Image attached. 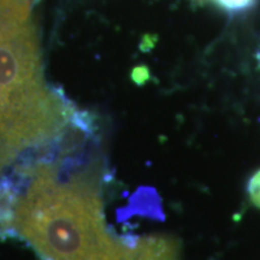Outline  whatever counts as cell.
<instances>
[{
    "label": "cell",
    "instance_id": "cell-2",
    "mask_svg": "<svg viewBox=\"0 0 260 260\" xmlns=\"http://www.w3.org/2000/svg\"><path fill=\"white\" fill-rule=\"evenodd\" d=\"M87 260H180V243L170 236L116 237L110 234Z\"/></svg>",
    "mask_w": 260,
    "mask_h": 260
},
{
    "label": "cell",
    "instance_id": "cell-3",
    "mask_svg": "<svg viewBox=\"0 0 260 260\" xmlns=\"http://www.w3.org/2000/svg\"><path fill=\"white\" fill-rule=\"evenodd\" d=\"M214 2L224 11L232 15H236L251 10L254 6L256 0H214Z\"/></svg>",
    "mask_w": 260,
    "mask_h": 260
},
{
    "label": "cell",
    "instance_id": "cell-5",
    "mask_svg": "<svg viewBox=\"0 0 260 260\" xmlns=\"http://www.w3.org/2000/svg\"><path fill=\"white\" fill-rule=\"evenodd\" d=\"M256 59H258V63H259V68H260V50L258 51V53H256Z\"/></svg>",
    "mask_w": 260,
    "mask_h": 260
},
{
    "label": "cell",
    "instance_id": "cell-4",
    "mask_svg": "<svg viewBox=\"0 0 260 260\" xmlns=\"http://www.w3.org/2000/svg\"><path fill=\"white\" fill-rule=\"evenodd\" d=\"M246 190L251 204L260 210V169L249 176Z\"/></svg>",
    "mask_w": 260,
    "mask_h": 260
},
{
    "label": "cell",
    "instance_id": "cell-1",
    "mask_svg": "<svg viewBox=\"0 0 260 260\" xmlns=\"http://www.w3.org/2000/svg\"><path fill=\"white\" fill-rule=\"evenodd\" d=\"M77 116L60 95L25 92L0 69V172L60 139Z\"/></svg>",
    "mask_w": 260,
    "mask_h": 260
}]
</instances>
